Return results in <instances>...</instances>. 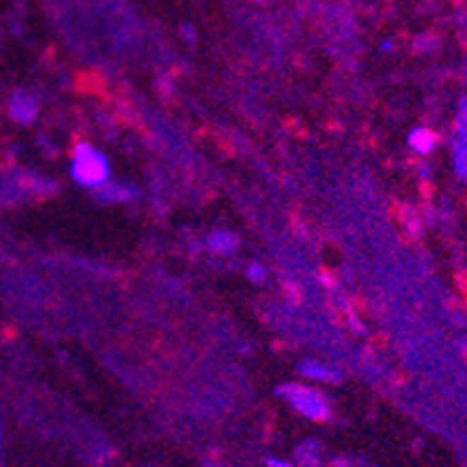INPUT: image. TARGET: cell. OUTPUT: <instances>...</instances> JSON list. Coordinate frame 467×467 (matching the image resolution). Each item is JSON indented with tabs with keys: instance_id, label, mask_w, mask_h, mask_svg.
I'll return each instance as SVG.
<instances>
[{
	"instance_id": "7a4b0ae2",
	"label": "cell",
	"mask_w": 467,
	"mask_h": 467,
	"mask_svg": "<svg viewBox=\"0 0 467 467\" xmlns=\"http://www.w3.org/2000/svg\"><path fill=\"white\" fill-rule=\"evenodd\" d=\"M289 398L293 406H296L303 415H308V418L319 420L327 415V406H324V401L319 398L315 391H308V389H291Z\"/></svg>"
},
{
	"instance_id": "5b68a950",
	"label": "cell",
	"mask_w": 467,
	"mask_h": 467,
	"mask_svg": "<svg viewBox=\"0 0 467 467\" xmlns=\"http://www.w3.org/2000/svg\"><path fill=\"white\" fill-rule=\"evenodd\" d=\"M270 467H289V465H284V463H279V460H270Z\"/></svg>"
},
{
	"instance_id": "3957f363",
	"label": "cell",
	"mask_w": 467,
	"mask_h": 467,
	"mask_svg": "<svg viewBox=\"0 0 467 467\" xmlns=\"http://www.w3.org/2000/svg\"><path fill=\"white\" fill-rule=\"evenodd\" d=\"M434 143H437V136H434L432 131H427V129H418V131H413V136H410V146L418 153H430L432 148H434Z\"/></svg>"
},
{
	"instance_id": "6da1fadb",
	"label": "cell",
	"mask_w": 467,
	"mask_h": 467,
	"mask_svg": "<svg viewBox=\"0 0 467 467\" xmlns=\"http://www.w3.org/2000/svg\"><path fill=\"white\" fill-rule=\"evenodd\" d=\"M105 162L100 155H95L93 150L84 148L76 158V165H74V175L76 179H81L84 184H98L105 179Z\"/></svg>"
},
{
	"instance_id": "277c9868",
	"label": "cell",
	"mask_w": 467,
	"mask_h": 467,
	"mask_svg": "<svg viewBox=\"0 0 467 467\" xmlns=\"http://www.w3.org/2000/svg\"><path fill=\"white\" fill-rule=\"evenodd\" d=\"M213 243H217V246H220V248H232V246H234V241H232V239H217V241L213 239Z\"/></svg>"
}]
</instances>
